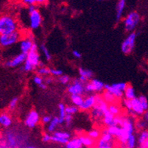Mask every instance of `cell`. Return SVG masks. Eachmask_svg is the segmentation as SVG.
<instances>
[{
  "label": "cell",
  "instance_id": "6da1fadb",
  "mask_svg": "<svg viewBox=\"0 0 148 148\" xmlns=\"http://www.w3.org/2000/svg\"><path fill=\"white\" fill-rule=\"evenodd\" d=\"M16 19L10 15H2L0 18V35L9 34L18 30Z\"/></svg>",
  "mask_w": 148,
  "mask_h": 148
},
{
  "label": "cell",
  "instance_id": "7a4b0ae2",
  "mask_svg": "<svg viewBox=\"0 0 148 148\" xmlns=\"http://www.w3.org/2000/svg\"><path fill=\"white\" fill-rule=\"evenodd\" d=\"M136 121L134 118L131 116H124L123 123L122 125V133L121 136L118 138V141L120 144H126L127 138L130 135L133 134L135 130Z\"/></svg>",
  "mask_w": 148,
  "mask_h": 148
},
{
  "label": "cell",
  "instance_id": "3957f363",
  "mask_svg": "<svg viewBox=\"0 0 148 148\" xmlns=\"http://www.w3.org/2000/svg\"><path fill=\"white\" fill-rule=\"evenodd\" d=\"M28 16V25L29 28L33 30L37 29L42 24V16L39 10L36 8V5H29L27 8Z\"/></svg>",
  "mask_w": 148,
  "mask_h": 148
},
{
  "label": "cell",
  "instance_id": "277c9868",
  "mask_svg": "<svg viewBox=\"0 0 148 148\" xmlns=\"http://www.w3.org/2000/svg\"><path fill=\"white\" fill-rule=\"evenodd\" d=\"M140 15L137 12L132 11L129 13L123 20L124 29L127 33H130L134 32L136 28L140 22Z\"/></svg>",
  "mask_w": 148,
  "mask_h": 148
},
{
  "label": "cell",
  "instance_id": "5b68a950",
  "mask_svg": "<svg viewBox=\"0 0 148 148\" xmlns=\"http://www.w3.org/2000/svg\"><path fill=\"white\" fill-rule=\"evenodd\" d=\"M21 35L19 31H16L9 34L0 35V44L2 47H10L21 41Z\"/></svg>",
  "mask_w": 148,
  "mask_h": 148
},
{
  "label": "cell",
  "instance_id": "8992f818",
  "mask_svg": "<svg viewBox=\"0 0 148 148\" xmlns=\"http://www.w3.org/2000/svg\"><path fill=\"white\" fill-rule=\"evenodd\" d=\"M137 35L135 32L130 33L121 44V51L125 55L131 53L135 47Z\"/></svg>",
  "mask_w": 148,
  "mask_h": 148
},
{
  "label": "cell",
  "instance_id": "52a82bcc",
  "mask_svg": "<svg viewBox=\"0 0 148 148\" xmlns=\"http://www.w3.org/2000/svg\"><path fill=\"white\" fill-rule=\"evenodd\" d=\"M105 85L98 79H91L85 84V90L87 93H100L105 90Z\"/></svg>",
  "mask_w": 148,
  "mask_h": 148
},
{
  "label": "cell",
  "instance_id": "ba28073f",
  "mask_svg": "<svg viewBox=\"0 0 148 148\" xmlns=\"http://www.w3.org/2000/svg\"><path fill=\"white\" fill-rule=\"evenodd\" d=\"M67 91L71 95H83V93L86 91L85 90V84L82 83L78 79H75V80L67 86Z\"/></svg>",
  "mask_w": 148,
  "mask_h": 148
},
{
  "label": "cell",
  "instance_id": "9c48e42d",
  "mask_svg": "<svg viewBox=\"0 0 148 148\" xmlns=\"http://www.w3.org/2000/svg\"><path fill=\"white\" fill-rule=\"evenodd\" d=\"M114 146V137L109 134L107 128H105L101 132V136L98 139L97 147Z\"/></svg>",
  "mask_w": 148,
  "mask_h": 148
},
{
  "label": "cell",
  "instance_id": "30bf717a",
  "mask_svg": "<svg viewBox=\"0 0 148 148\" xmlns=\"http://www.w3.org/2000/svg\"><path fill=\"white\" fill-rule=\"evenodd\" d=\"M40 122L39 114L36 110H31L26 116L25 120V125L29 128H34Z\"/></svg>",
  "mask_w": 148,
  "mask_h": 148
},
{
  "label": "cell",
  "instance_id": "8fae6325",
  "mask_svg": "<svg viewBox=\"0 0 148 148\" xmlns=\"http://www.w3.org/2000/svg\"><path fill=\"white\" fill-rule=\"evenodd\" d=\"M27 57V54L21 52L14 56L13 58L7 60L5 64V66L8 67V68H15V67H18L19 66L23 65L24 63L26 61Z\"/></svg>",
  "mask_w": 148,
  "mask_h": 148
},
{
  "label": "cell",
  "instance_id": "7c38bea8",
  "mask_svg": "<svg viewBox=\"0 0 148 148\" xmlns=\"http://www.w3.org/2000/svg\"><path fill=\"white\" fill-rule=\"evenodd\" d=\"M97 100V95H90L87 96L86 97L84 98L83 103L82 106H80V109L81 111H86L91 110L93 108L95 107Z\"/></svg>",
  "mask_w": 148,
  "mask_h": 148
},
{
  "label": "cell",
  "instance_id": "4fadbf2b",
  "mask_svg": "<svg viewBox=\"0 0 148 148\" xmlns=\"http://www.w3.org/2000/svg\"><path fill=\"white\" fill-rule=\"evenodd\" d=\"M79 80L84 84L89 82L93 77V72L91 70L85 69L83 67H80L78 69Z\"/></svg>",
  "mask_w": 148,
  "mask_h": 148
},
{
  "label": "cell",
  "instance_id": "5bb4252c",
  "mask_svg": "<svg viewBox=\"0 0 148 148\" xmlns=\"http://www.w3.org/2000/svg\"><path fill=\"white\" fill-rule=\"evenodd\" d=\"M33 44H34V41L29 37L21 39L19 41V49L21 52L25 54L29 53V51L32 49Z\"/></svg>",
  "mask_w": 148,
  "mask_h": 148
},
{
  "label": "cell",
  "instance_id": "9a60e30c",
  "mask_svg": "<svg viewBox=\"0 0 148 148\" xmlns=\"http://www.w3.org/2000/svg\"><path fill=\"white\" fill-rule=\"evenodd\" d=\"M132 111L134 112L135 116H143V114H145V110L144 109V108L142 107V104L140 103L139 99H138V97L135 99H132Z\"/></svg>",
  "mask_w": 148,
  "mask_h": 148
},
{
  "label": "cell",
  "instance_id": "2e32d148",
  "mask_svg": "<svg viewBox=\"0 0 148 148\" xmlns=\"http://www.w3.org/2000/svg\"><path fill=\"white\" fill-rule=\"evenodd\" d=\"M27 60L29 62H30L31 64L36 68V67H39L41 65V59H40L39 53L38 51H29V53L27 54Z\"/></svg>",
  "mask_w": 148,
  "mask_h": 148
},
{
  "label": "cell",
  "instance_id": "e0dca14e",
  "mask_svg": "<svg viewBox=\"0 0 148 148\" xmlns=\"http://www.w3.org/2000/svg\"><path fill=\"white\" fill-rule=\"evenodd\" d=\"M126 0H118L116 7V21L119 22L122 18L124 11L125 9Z\"/></svg>",
  "mask_w": 148,
  "mask_h": 148
},
{
  "label": "cell",
  "instance_id": "ac0fdd59",
  "mask_svg": "<svg viewBox=\"0 0 148 148\" xmlns=\"http://www.w3.org/2000/svg\"><path fill=\"white\" fill-rule=\"evenodd\" d=\"M105 90L110 91L114 95L116 98L117 99H121L124 98V91H120V90L116 89V88L112 86V85L106 84L105 85Z\"/></svg>",
  "mask_w": 148,
  "mask_h": 148
},
{
  "label": "cell",
  "instance_id": "d6986e66",
  "mask_svg": "<svg viewBox=\"0 0 148 148\" xmlns=\"http://www.w3.org/2000/svg\"><path fill=\"white\" fill-rule=\"evenodd\" d=\"M136 97V93L135 88H134V86H132L131 85H127V88L124 91V98L132 100V99H135Z\"/></svg>",
  "mask_w": 148,
  "mask_h": 148
},
{
  "label": "cell",
  "instance_id": "ffe728a7",
  "mask_svg": "<svg viewBox=\"0 0 148 148\" xmlns=\"http://www.w3.org/2000/svg\"><path fill=\"white\" fill-rule=\"evenodd\" d=\"M0 125L5 128L9 127L12 125V119L7 113H3L0 116Z\"/></svg>",
  "mask_w": 148,
  "mask_h": 148
},
{
  "label": "cell",
  "instance_id": "44dd1931",
  "mask_svg": "<svg viewBox=\"0 0 148 148\" xmlns=\"http://www.w3.org/2000/svg\"><path fill=\"white\" fill-rule=\"evenodd\" d=\"M83 145L81 140H80V136L72 138L66 145V148H83Z\"/></svg>",
  "mask_w": 148,
  "mask_h": 148
},
{
  "label": "cell",
  "instance_id": "7402d4cb",
  "mask_svg": "<svg viewBox=\"0 0 148 148\" xmlns=\"http://www.w3.org/2000/svg\"><path fill=\"white\" fill-rule=\"evenodd\" d=\"M91 117L93 118V119H95V120L98 121L99 119H102L103 117V116H104V114L102 111H101V109L99 108V106L97 105H95V106L91 110Z\"/></svg>",
  "mask_w": 148,
  "mask_h": 148
},
{
  "label": "cell",
  "instance_id": "603a6c76",
  "mask_svg": "<svg viewBox=\"0 0 148 148\" xmlns=\"http://www.w3.org/2000/svg\"><path fill=\"white\" fill-rule=\"evenodd\" d=\"M114 119H115V116L111 114V113L108 111L107 113L104 114L103 119H102V122L104 124L106 127H110L114 125Z\"/></svg>",
  "mask_w": 148,
  "mask_h": 148
},
{
  "label": "cell",
  "instance_id": "cb8c5ba5",
  "mask_svg": "<svg viewBox=\"0 0 148 148\" xmlns=\"http://www.w3.org/2000/svg\"><path fill=\"white\" fill-rule=\"evenodd\" d=\"M108 130L109 134H111L114 138H118L121 136L122 133V128L121 126L117 125H112L110 127H107Z\"/></svg>",
  "mask_w": 148,
  "mask_h": 148
},
{
  "label": "cell",
  "instance_id": "d4e9b609",
  "mask_svg": "<svg viewBox=\"0 0 148 148\" xmlns=\"http://www.w3.org/2000/svg\"><path fill=\"white\" fill-rule=\"evenodd\" d=\"M58 125H60V121H59L58 116H54L52 117L51 122L48 124L47 127V131L50 134H53L54 132H56V128Z\"/></svg>",
  "mask_w": 148,
  "mask_h": 148
},
{
  "label": "cell",
  "instance_id": "484cf974",
  "mask_svg": "<svg viewBox=\"0 0 148 148\" xmlns=\"http://www.w3.org/2000/svg\"><path fill=\"white\" fill-rule=\"evenodd\" d=\"M80 140H81L83 145L84 147H92L95 146V140L93 139L90 136H80Z\"/></svg>",
  "mask_w": 148,
  "mask_h": 148
},
{
  "label": "cell",
  "instance_id": "4316f807",
  "mask_svg": "<svg viewBox=\"0 0 148 148\" xmlns=\"http://www.w3.org/2000/svg\"><path fill=\"white\" fill-rule=\"evenodd\" d=\"M65 105L64 103H60L58 105V110H59V121H60V125H63L64 124V120H65V117L66 116V111Z\"/></svg>",
  "mask_w": 148,
  "mask_h": 148
},
{
  "label": "cell",
  "instance_id": "83f0119b",
  "mask_svg": "<svg viewBox=\"0 0 148 148\" xmlns=\"http://www.w3.org/2000/svg\"><path fill=\"white\" fill-rule=\"evenodd\" d=\"M102 97H103V99L106 101V103H108V104H113V103H115L116 101V99H117L115 97H114V95H113L112 93H111L108 91H106V90L103 93Z\"/></svg>",
  "mask_w": 148,
  "mask_h": 148
},
{
  "label": "cell",
  "instance_id": "f1b7e54d",
  "mask_svg": "<svg viewBox=\"0 0 148 148\" xmlns=\"http://www.w3.org/2000/svg\"><path fill=\"white\" fill-rule=\"evenodd\" d=\"M148 139V130H141L137 138L138 145H146L147 140Z\"/></svg>",
  "mask_w": 148,
  "mask_h": 148
},
{
  "label": "cell",
  "instance_id": "f546056e",
  "mask_svg": "<svg viewBox=\"0 0 148 148\" xmlns=\"http://www.w3.org/2000/svg\"><path fill=\"white\" fill-rule=\"evenodd\" d=\"M71 101H72V104L74 106H77V107H78L79 108H80V106H82L83 103V100H84V98L83 97L82 95H71Z\"/></svg>",
  "mask_w": 148,
  "mask_h": 148
},
{
  "label": "cell",
  "instance_id": "4dcf8cb0",
  "mask_svg": "<svg viewBox=\"0 0 148 148\" xmlns=\"http://www.w3.org/2000/svg\"><path fill=\"white\" fill-rule=\"evenodd\" d=\"M137 144H138V142H137L136 136H135V134H133L128 136L125 145L127 148H135Z\"/></svg>",
  "mask_w": 148,
  "mask_h": 148
},
{
  "label": "cell",
  "instance_id": "1f68e13d",
  "mask_svg": "<svg viewBox=\"0 0 148 148\" xmlns=\"http://www.w3.org/2000/svg\"><path fill=\"white\" fill-rule=\"evenodd\" d=\"M39 49L40 50H41V53L43 54V56L45 58L46 60H47V61L51 60V59H52V56H51V54L50 52H49L48 48L47 47V46H46L45 44H41V45H40Z\"/></svg>",
  "mask_w": 148,
  "mask_h": 148
},
{
  "label": "cell",
  "instance_id": "d6a6232c",
  "mask_svg": "<svg viewBox=\"0 0 148 148\" xmlns=\"http://www.w3.org/2000/svg\"><path fill=\"white\" fill-rule=\"evenodd\" d=\"M108 111L111 114H113V115L115 116L120 115V113H121L120 108H119V106H118V105H116L114 104V103L109 105Z\"/></svg>",
  "mask_w": 148,
  "mask_h": 148
},
{
  "label": "cell",
  "instance_id": "836d02e7",
  "mask_svg": "<svg viewBox=\"0 0 148 148\" xmlns=\"http://www.w3.org/2000/svg\"><path fill=\"white\" fill-rule=\"evenodd\" d=\"M147 125H148V123L144 119H138V120L136 121L135 122L136 128L139 130L140 131H141V130H145L146 127H147Z\"/></svg>",
  "mask_w": 148,
  "mask_h": 148
},
{
  "label": "cell",
  "instance_id": "e575fe53",
  "mask_svg": "<svg viewBox=\"0 0 148 148\" xmlns=\"http://www.w3.org/2000/svg\"><path fill=\"white\" fill-rule=\"evenodd\" d=\"M37 74L38 75H40V76H48V75H50V69L47 68L46 66H41L38 67L37 69Z\"/></svg>",
  "mask_w": 148,
  "mask_h": 148
},
{
  "label": "cell",
  "instance_id": "d590c367",
  "mask_svg": "<svg viewBox=\"0 0 148 148\" xmlns=\"http://www.w3.org/2000/svg\"><path fill=\"white\" fill-rule=\"evenodd\" d=\"M52 135L59 137L61 138H65V139H70L71 138V134L66 131H62V130H58V131L54 132Z\"/></svg>",
  "mask_w": 148,
  "mask_h": 148
},
{
  "label": "cell",
  "instance_id": "8d00e7d4",
  "mask_svg": "<svg viewBox=\"0 0 148 148\" xmlns=\"http://www.w3.org/2000/svg\"><path fill=\"white\" fill-rule=\"evenodd\" d=\"M47 0H22L24 5L29 6V5H42L46 3Z\"/></svg>",
  "mask_w": 148,
  "mask_h": 148
},
{
  "label": "cell",
  "instance_id": "74e56055",
  "mask_svg": "<svg viewBox=\"0 0 148 148\" xmlns=\"http://www.w3.org/2000/svg\"><path fill=\"white\" fill-rule=\"evenodd\" d=\"M87 135L88 136H90L91 138H92L93 139L97 140L98 138H100L101 136V132L99 131V130L96 128H94V129H91V130L88 132V134Z\"/></svg>",
  "mask_w": 148,
  "mask_h": 148
},
{
  "label": "cell",
  "instance_id": "f35d334b",
  "mask_svg": "<svg viewBox=\"0 0 148 148\" xmlns=\"http://www.w3.org/2000/svg\"><path fill=\"white\" fill-rule=\"evenodd\" d=\"M21 69H22V71H24L25 72H32V71H33L36 68L31 64L30 62H29L27 60H26V61H25V63H24V64H23V66Z\"/></svg>",
  "mask_w": 148,
  "mask_h": 148
},
{
  "label": "cell",
  "instance_id": "ab89813d",
  "mask_svg": "<svg viewBox=\"0 0 148 148\" xmlns=\"http://www.w3.org/2000/svg\"><path fill=\"white\" fill-rule=\"evenodd\" d=\"M138 98L141 104H142V107L145 110V111H148V99L147 97L145 96V95H140V96L138 97Z\"/></svg>",
  "mask_w": 148,
  "mask_h": 148
},
{
  "label": "cell",
  "instance_id": "60d3db41",
  "mask_svg": "<svg viewBox=\"0 0 148 148\" xmlns=\"http://www.w3.org/2000/svg\"><path fill=\"white\" fill-rule=\"evenodd\" d=\"M79 109L80 108L78 107H77V106L72 105V106H66V111L67 114L74 115V114H77V113L78 112Z\"/></svg>",
  "mask_w": 148,
  "mask_h": 148
},
{
  "label": "cell",
  "instance_id": "b9f144b4",
  "mask_svg": "<svg viewBox=\"0 0 148 148\" xmlns=\"http://www.w3.org/2000/svg\"><path fill=\"white\" fill-rule=\"evenodd\" d=\"M112 86L116 88V89L120 90L122 91H125V90L126 89L127 86V84L125 82H120V83H113Z\"/></svg>",
  "mask_w": 148,
  "mask_h": 148
},
{
  "label": "cell",
  "instance_id": "7bdbcfd3",
  "mask_svg": "<svg viewBox=\"0 0 148 148\" xmlns=\"http://www.w3.org/2000/svg\"><path fill=\"white\" fill-rule=\"evenodd\" d=\"M18 98L17 97H15L12 98V99L10 100V102H9V104H8L9 109L11 110V111L14 110V109L16 108L17 105H18Z\"/></svg>",
  "mask_w": 148,
  "mask_h": 148
},
{
  "label": "cell",
  "instance_id": "ee69618b",
  "mask_svg": "<svg viewBox=\"0 0 148 148\" xmlns=\"http://www.w3.org/2000/svg\"><path fill=\"white\" fill-rule=\"evenodd\" d=\"M122 105L123 106V107L127 110V111L131 110L132 108V103L131 100L130 99H125V98H123L122 100Z\"/></svg>",
  "mask_w": 148,
  "mask_h": 148
},
{
  "label": "cell",
  "instance_id": "f6af8a7d",
  "mask_svg": "<svg viewBox=\"0 0 148 148\" xmlns=\"http://www.w3.org/2000/svg\"><path fill=\"white\" fill-rule=\"evenodd\" d=\"M8 141L9 146L11 148H14L16 146V142L14 136L12 134H8Z\"/></svg>",
  "mask_w": 148,
  "mask_h": 148
},
{
  "label": "cell",
  "instance_id": "bcb514c9",
  "mask_svg": "<svg viewBox=\"0 0 148 148\" xmlns=\"http://www.w3.org/2000/svg\"><path fill=\"white\" fill-rule=\"evenodd\" d=\"M59 82L63 85H69L70 82V77L66 75H63L59 77Z\"/></svg>",
  "mask_w": 148,
  "mask_h": 148
},
{
  "label": "cell",
  "instance_id": "7dc6e473",
  "mask_svg": "<svg viewBox=\"0 0 148 148\" xmlns=\"http://www.w3.org/2000/svg\"><path fill=\"white\" fill-rule=\"evenodd\" d=\"M50 75L55 77H60L63 75V71L60 69H50Z\"/></svg>",
  "mask_w": 148,
  "mask_h": 148
},
{
  "label": "cell",
  "instance_id": "c3c4849f",
  "mask_svg": "<svg viewBox=\"0 0 148 148\" xmlns=\"http://www.w3.org/2000/svg\"><path fill=\"white\" fill-rule=\"evenodd\" d=\"M72 120H73V117H72V115H70V114H66L65 117V120H64V124H65L66 127H70L72 123Z\"/></svg>",
  "mask_w": 148,
  "mask_h": 148
},
{
  "label": "cell",
  "instance_id": "681fc988",
  "mask_svg": "<svg viewBox=\"0 0 148 148\" xmlns=\"http://www.w3.org/2000/svg\"><path fill=\"white\" fill-rule=\"evenodd\" d=\"M33 83L36 85H37V86H40L41 84H42L44 83V80H43L42 77L40 76V75H36L33 77Z\"/></svg>",
  "mask_w": 148,
  "mask_h": 148
},
{
  "label": "cell",
  "instance_id": "f907efd6",
  "mask_svg": "<svg viewBox=\"0 0 148 148\" xmlns=\"http://www.w3.org/2000/svg\"><path fill=\"white\" fill-rule=\"evenodd\" d=\"M52 117L49 115H45L42 118H41V122H42L44 125H48L49 122L52 120Z\"/></svg>",
  "mask_w": 148,
  "mask_h": 148
},
{
  "label": "cell",
  "instance_id": "816d5d0a",
  "mask_svg": "<svg viewBox=\"0 0 148 148\" xmlns=\"http://www.w3.org/2000/svg\"><path fill=\"white\" fill-rule=\"evenodd\" d=\"M51 137H52V136L49 135V134H47V133H46V134H44V135H43L42 141L44 142H51Z\"/></svg>",
  "mask_w": 148,
  "mask_h": 148
},
{
  "label": "cell",
  "instance_id": "f5cc1de1",
  "mask_svg": "<svg viewBox=\"0 0 148 148\" xmlns=\"http://www.w3.org/2000/svg\"><path fill=\"white\" fill-rule=\"evenodd\" d=\"M72 56H73L74 58H75L77 59H80L82 57L81 53H80L79 51L76 50V49H74V50L72 51Z\"/></svg>",
  "mask_w": 148,
  "mask_h": 148
},
{
  "label": "cell",
  "instance_id": "db71d44e",
  "mask_svg": "<svg viewBox=\"0 0 148 148\" xmlns=\"http://www.w3.org/2000/svg\"><path fill=\"white\" fill-rule=\"evenodd\" d=\"M143 119L148 123V111H145V114H143Z\"/></svg>",
  "mask_w": 148,
  "mask_h": 148
},
{
  "label": "cell",
  "instance_id": "11a10c76",
  "mask_svg": "<svg viewBox=\"0 0 148 148\" xmlns=\"http://www.w3.org/2000/svg\"><path fill=\"white\" fill-rule=\"evenodd\" d=\"M38 87H39L41 89L45 90L46 88H47V84H46V83H43L42 84H41L40 86H38Z\"/></svg>",
  "mask_w": 148,
  "mask_h": 148
},
{
  "label": "cell",
  "instance_id": "9f6ffc18",
  "mask_svg": "<svg viewBox=\"0 0 148 148\" xmlns=\"http://www.w3.org/2000/svg\"><path fill=\"white\" fill-rule=\"evenodd\" d=\"M46 84H49V83H52V79L49 78V77H47V78H46Z\"/></svg>",
  "mask_w": 148,
  "mask_h": 148
},
{
  "label": "cell",
  "instance_id": "6f0895ef",
  "mask_svg": "<svg viewBox=\"0 0 148 148\" xmlns=\"http://www.w3.org/2000/svg\"><path fill=\"white\" fill-rule=\"evenodd\" d=\"M96 148H115L114 146H105V147H97Z\"/></svg>",
  "mask_w": 148,
  "mask_h": 148
},
{
  "label": "cell",
  "instance_id": "680465c9",
  "mask_svg": "<svg viewBox=\"0 0 148 148\" xmlns=\"http://www.w3.org/2000/svg\"><path fill=\"white\" fill-rule=\"evenodd\" d=\"M138 148H147L146 145H138Z\"/></svg>",
  "mask_w": 148,
  "mask_h": 148
},
{
  "label": "cell",
  "instance_id": "91938a15",
  "mask_svg": "<svg viewBox=\"0 0 148 148\" xmlns=\"http://www.w3.org/2000/svg\"><path fill=\"white\" fill-rule=\"evenodd\" d=\"M26 148H35L34 147H33V146H29V147H27Z\"/></svg>",
  "mask_w": 148,
  "mask_h": 148
},
{
  "label": "cell",
  "instance_id": "94428289",
  "mask_svg": "<svg viewBox=\"0 0 148 148\" xmlns=\"http://www.w3.org/2000/svg\"><path fill=\"white\" fill-rule=\"evenodd\" d=\"M146 145H147V147L148 148V139L147 140V142H146Z\"/></svg>",
  "mask_w": 148,
  "mask_h": 148
},
{
  "label": "cell",
  "instance_id": "6125c7cd",
  "mask_svg": "<svg viewBox=\"0 0 148 148\" xmlns=\"http://www.w3.org/2000/svg\"><path fill=\"white\" fill-rule=\"evenodd\" d=\"M98 1H104V0H98Z\"/></svg>",
  "mask_w": 148,
  "mask_h": 148
}]
</instances>
